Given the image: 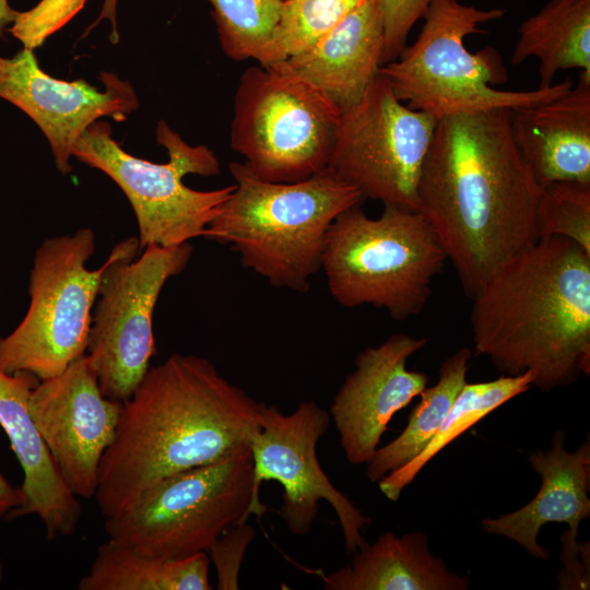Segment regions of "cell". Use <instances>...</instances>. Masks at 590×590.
Listing matches in <instances>:
<instances>
[{
    "label": "cell",
    "instance_id": "cell-36",
    "mask_svg": "<svg viewBox=\"0 0 590 590\" xmlns=\"http://www.w3.org/2000/svg\"><path fill=\"white\" fill-rule=\"evenodd\" d=\"M3 571H4L3 563H2V559L0 557V585L2 583V580H3Z\"/></svg>",
    "mask_w": 590,
    "mask_h": 590
},
{
    "label": "cell",
    "instance_id": "cell-27",
    "mask_svg": "<svg viewBox=\"0 0 590 590\" xmlns=\"http://www.w3.org/2000/svg\"><path fill=\"white\" fill-rule=\"evenodd\" d=\"M364 1L283 0L270 46V64L310 47Z\"/></svg>",
    "mask_w": 590,
    "mask_h": 590
},
{
    "label": "cell",
    "instance_id": "cell-9",
    "mask_svg": "<svg viewBox=\"0 0 590 590\" xmlns=\"http://www.w3.org/2000/svg\"><path fill=\"white\" fill-rule=\"evenodd\" d=\"M340 115L283 61L252 66L234 96L231 146L260 179L300 181L327 168Z\"/></svg>",
    "mask_w": 590,
    "mask_h": 590
},
{
    "label": "cell",
    "instance_id": "cell-14",
    "mask_svg": "<svg viewBox=\"0 0 590 590\" xmlns=\"http://www.w3.org/2000/svg\"><path fill=\"white\" fill-rule=\"evenodd\" d=\"M123 402L103 394L85 353L30 396L34 423L68 488L94 497L102 458L114 441Z\"/></svg>",
    "mask_w": 590,
    "mask_h": 590
},
{
    "label": "cell",
    "instance_id": "cell-24",
    "mask_svg": "<svg viewBox=\"0 0 590 590\" xmlns=\"http://www.w3.org/2000/svg\"><path fill=\"white\" fill-rule=\"evenodd\" d=\"M471 351L458 350L439 368L438 381L426 387L421 401L409 415L406 427L386 446L379 447L367 463V476L379 482L421 453L445 422L457 396L465 385Z\"/></svg>",
    "mask_w": 590,
    "mask_h": 590
},
{
    "label": "cell",
    "instance_id": "cell-16",
    "mask_svg": "<svg viewBox=\"0 0 590 590\" xmlns=\"http://www.w3.org/2000/svg\"><path fill=\"white\" fill-rule=\"evenodd\" d=\"M427 342L426 338L396 333L355 357V368L340 386L329 412L351 464H367L373 459L393 415L427 387L425 373L406 368L409 357Z\"/></svg>",
    "mask_w": 590,
    "mask_h": 590
},
{
    "label": "cell",
    "instance_id": "cell-30",
    "mask_svg": "<svg viewBox=\"0 0 590 590\" xmlns=\"http://www.w3.org/2000/svg\"><path fill=\"white\" fill-rule=\"evenodd\" d=\"M255 535V529L247 521L237 523L222 533L208 552L216 570L219 590L239 588L241 563Z\"/></svg>",
    "mask_w": 590,
    "mask_h": 590
},
{
    "label": "cell",
    "instance_id": "cell-12",
    "mask_svg": "<svg viewBox=\"0 0 590 590\" xmlns=\"http://www.w3.org/2000/svg\"><path fill=\"white\" fill-rule=\"evenodd\" d=\"M436 123L403 104L378 73L341 113L327 168L364 199L417 211V182Z\"/></svg>",
    "mask_w": 590,
    "mask_h": 590
},
{
    "label": "cell",
    "instance_id": "cell-6",
    "mask_svg": "<svg viewBox=\"0 0 590 590\" xmlns=\"http://www.w3.org/2000/svg\"><path fill=\"white\" fill-rule=\"evenodd\" d=\"M447 260L435 231L418 211L386 204L373 219L356 204L331 224L321 269L341 306L370 305L404 321L426 306L433 281Z\"/></svg>",
    "mask_w": 590,
    "mask_h": 590
},
{
    "label": "cell",
    "instance_id": "cell-5",
    "mask_svg": "<svg viewBox=\"0 0 590 590\" xmlns=\"http://www.w3.org/2000/svg\"><path fill=\"white\" fill-rule=\"evenodd\" d=\"M504 13L499 8L481 10L458 0H433L422 17L424 24L417 38L396 60L382 64L378 73L402 103L437 120L536 105L570 90V79L533 91L494 87L508 79L500 55L493 47L471 52L464 38L482 32L480 24L498 20Z\"/></svg>",
    "mask_w": 590,
    "mask_h": 590
},
{
    "label": "cell",
    "instance_id": "cell-20",
    "mask_svg": "<svg viewBox=\"0 0 590 590\" xmlns=\"http://www.w3.org/2000/svg\"><path fill=\"white\" fill-rule=\"evenodd\" d=\"M565 432L556 430L552 448L529 456L532 469L541 476L538 494L523 507L481 521L482 529L508 538L533 557L547 559L548 552L538 543L540 529L550 522L568 524L578 533L580 522L590 517V444L582 442L569 452Z\"/></svg>",
    "mask_w": 590,
    "mask_h": 590
},
{
    "label": "cell",
    "instance_id": "cell-10",
    "mask_svg": "<svg viewBox=\"0 0 590 590\" xmlns=\"http://www.w3.org/2000/svg\"><path fill=\"white\" fill-rule=\"evenodd\" d=\"M95 234L45 239L36 249L30 273L28 308L20 323L0 338V367L27 371L39 380L61 374L88 345L92 312L106 261L87 268Z\"/></svg>",
    "mask_w": 590,
    "mask_h": 590
},
{
    "label": "cell",
    "instance_id": "cell-31",
    "mask_svg": "<svg viewBox=\"0 0 590 590\" xmlns=\"http://www.w3.org/2000/svg\"><path fill=\"white\" fill-rule=\"evenodd\" d=\"M433 0H379L385 46L382 64L396 60L406 47L414 24L423 17Z\"/></svg>",
    "mask_w": 590,
    "mask_h": 590
},
{
    "label": "cell",
    "instance_id": "cell-8",
    "mask_svg": "<svg viewBox=\"0 0 590 590\" xmlns=\"http://www.w3.org/2000/svg\"><path fill=\"white\" fill-rule=\"evenodd\" d=\"M250 449L169 475L130 508L105 518L108 539L141 554L181 559L208 553L231 527L253 515Z\"/></svg>",
    "mask_w": 590,
    "mask_h": 590
},
{
    "label": "cell",
    "instance_id": "cell-13",
    "mask_svg": "<svg viewBox=\"0 0 590 590\" xmlns=\"http://www.w3.org/2000/svg\"><path fill=\"white\" fill-rule=\"evenodd\" d=\"M330 421L329 412L315 401H302L288 414L262 404L260 427L250 442L253 515L267 511L260 499L262 482L276 481L283 487L279 515L293 534L310 532L319 502L326 500L338 517L346 552L354 554L367 544L362 533L370 519L331 483L318 461L317 444Z\"/></svg>",
    "mask_w": 590,
    "mask_h": 590
},
{
    "label": "cell",
    "instance_id": "cell-4",
    "mask_svg": "<svg viewBox=\"0 0 590 590\" xmlns=\"http://www.w3.org/2000/svg\"><path fill=\"white\" fill-rule=\"evenodd\" d=\"M235 189L208 225L205 238L228 245L243 267L275 287L306 293L321 270L329 228L361 192L329 168L296 182L257 177L231 162Z\"/></svg>",
    "mask_w": 590,
    "mask_h": 590
},
{
    "label": "cell",
    "instance_id": "cell-11",
    "mask_svg": "<svg viewBox=\"0 0 590 590\" xmlns=\"http://www.w3.org/2000/svg\"><path fill=\"white\" fill-rule=\"evenodd\" d=\"M139 240L117 244L106 259L92 312L86 354L103 394L128 400L155 354L153 315L166 282L190 262L193 247L148 246L139 258Z\"/></svg>",
    "mask_w": 590,
    "mask_h": 590
},
{
    "label": "cell",
    "instance_id": "cell-17",
    "mask_svg": "<svg viewBox=\"0 0 590 590\" xmlns=\"http://www.w3.org/2000/svg\"><path fill=\"white\" fill-rule=\"evenodd\" d=\"M38 382L31 373H8L0 367V426L23 472L21 504L8 517H38L47 540L52 541L75 533L82 507L59 474L31 415L30 396Z\"/></svg>",
    "mask_w": 590,
    "mask_h": 590
},
{
    "label": "cell",
    "instance_id": "cell-7",
    "mask_svg": "<svg viewBox=\"0 0 590 590\" xmlns=\"http://www.w3.org/2000/svg\"><path fill=\"white\" fill-rule=\"evenodd\" d=\"M156 142L168 154L154 163L126 152L114 140L111 126L96 120L81 134L73 156L113 179L129 200L139 229V251L156 245L174 247L203 237L235 189L194 190L184 184L189 174L214 176L220 161L206 145H190L165 120L156 127Z\"/></svg>",
    "mask_w": 590,
    "mask_h": 590
},
{
    "label": "cell",
    "instance_id": "cell-18",
    "mask_svg": "<svg viewBox=\"0 0 590 590\" xmlns=\"http://www.w3.org/2000/svg\"><path fill=\"white\" fill-rule=\"evenodd\" d=\"M515 141L541 188L590 182V73L566 93L511 109Z\"/></svg>",
    "mask_w": 590,
    "mask_h": 590
},
{
    "label": "cell",
    "instance_id": "cell-28",
    "mask_svg": "<svg viewBox=\"0 0 590 590\" xmlns=\"http://www.w3.org/2000/svg\"><path fill=\"white\" fill-rule=\"evenodd\" d=\"M536 228L539 238L564 237L590 255V182L556 181L543 187Z\"/></svg>",
    "mask_w": 590,
    "mask_h": 590
},
{
    "label": "cell",
    "instance_id": "cell-22",
    "mask_svg": "<svg viewBox=\"0 0 590 590\" xmlns=\"http://www.w3.org/2000/svg\"><path fill=\"white\" fill-rule=\"evenodd\" d=\"M510 62L539 60V86L548 87L560 70L590 73V0H550L522 22Z\"/></svg>",
    "mask_w": 590,
    "mask_h": 590
},
{
    "label": "cell",
    "instance_id": "cell-33",
    "mask_svg": "<svg viewBox=\"0 0 590 590\" xmlns=\"http://www.w3.org/2000/svg\"><path fill=\"white\" fill-rule=\"evenodd\" d=\"M117 4L118 0H104L97 19L85 28L82 37H85L95 26L99 24L101 21L108 20L111 26L109 40L113 44H118L120 36L117 26Z\"/></svg>",
    "mask_w": 590,
    "mask_h": 590
},
{
    "label": "cell",
    "instance_id": "cell-19",
    "mask_svg": "<svg viewBox=\"0 0 590 590\" xmlns=\"http://www.w3.org/2000/svg\"><path fill=\"white\" fill-rule=\"evenodd\" d=\"M384 46L379 0H365L315 44L283 63L342 113L358 102L378 74Z\"/></svg>",
    "mask_w": 590,
    "mask_h": 590
},
{
    "label": "cell",
    "instance_id": "cell-32",
    "mask_svg": "<svg viewBox=\"0 0 590 590\" xmlns=\"http://www.w3.org/2000/svg\"><path fill=\"white\" fill-rule=\"evenodd\" d=\"M578 533L565 530L562 534L560 562L558 571V589L585 590L590 588V543L577 541Z\"/></svg>",
    "mask_w": 590,
    "mask_h": 590
},
{
    "label": "cell",
    "instance_id": "cell-23",
    "mask_svg": "<svg viewBox=\"0 0 590 590\" xmlns=\"http://www.w3.org/2000/svg\"><path fill=\"white\" fill-rule=\"evenodd\" d=\"M210 557L201 552L181 559L141 554L108 539L102 543L80 590H210Z\"/></svg>",
    "mask_w": 590,
    "mask_h": 590
},
{
    "label": "cell",
    "instance_id": "cell-21",
    "mask_svg": "<svg viewBox=\"0 0 590 590\" xmlns=\"http://www.w3.org/2000/svg\"><path fill=\"white\" fill-rule=\"evenodd\" d=\"M327 590H467L469 576L450 571L432 554L422 531L381 534L354 553L352 562L328 575Z\"/></svg>",
    "mask_w": 590,
    "mask_h": 590
},
{
    "label": "cell",
    "instance_id": "cell-34",
    "mask_svg": "<svg viewBox=\"0 0 590 590\" xmlns=\"http://www.w3.org/2000/svg\"><path fill=\"white\" fill-rule=\"evenodd\" d=\"M22 500L21 489L14 487L0 473V519L9 516V514L20 506Z\"/></svg>",
    "mask_w": 590,
    "mask_h": 590
},
{
    "label": "cell",
    "instance_id": "cell-1",
    "mask_svg": "<svg viewBox=\"0 0 590 590\" xmlns=\"http://www.w3.org/2000/svg\"><path fill=\"white\" fill-rule=\"evenodd\" d=\"M541 191L515 141L510 108L437 120L417 182V211L468 296L538 241Z\"/></svg>",
    "mask_w": 590,
    "mask_h": 590
},
{
    "label": "cell",
    "instance_id": "cell-29",
    "mask_svg": "<svg viewBox=\"0 0 590 590\" xmlns=\"http://www.w3.org/2000/svg\"><path fill=\"white\" fill-rule=\"evenodd\" d=\"M85 0H42L33 9L20 12L8 31L24 48L40 46L47 36L70 21L83 7Z\"/></svg>",
    "mask_w": 590,
    "mask_h": 590
},
{
    "label": "cell",
    "instance_id": "cell-25",
    "mask_svg": "<svg viewBox=\"0 0 590 590\" xmlns=\"http://www.w3.org/2000/svg\"><path fill=\"white\" fill-rule=\"evenodd\" d=\"M532 381V375L528 371L518 376L502 374L499 378L485 382H465L445 422L424 450L378 482L381 493L388 499L397 502L402 491L436 455L489 413L528 391Z\"/></svg>",
    "mask_w": 590,
    "mask_h": 590
},
{
    "label": "cell",
    "instance_id": "cell-26",
    "mask_svg": "<svg viewBox=\"0 0 590 590\" xmlns=\"http://www.w3.org/2000/svg\"><path fill=\"white\" fill-rule=\"evenodd\" d=\"M223 52L234 61L270 64V46L283 0H208Z\"/></svg>",
    "mask_w": 590,
    "mask_h": 590
},
{
    "label": "cell",
    "instance_id": "cell-3",
    "mask_svg": "<svg viewBox=\"0 0 590 590\" xmlns=\"http://www.w3.org/2000/svg\"><path fill=\"white\" fill-rule=\"evenodd\" d=\"M474 350L548 392L590 373V255L558 236L503 263L472 297Z\"/></svg>",
    "mask_w": 590,
    "mask_h": 590
},
{
    "label": "cell",
    "instance_id": "cell-2",
    "mask_svg": "<svg viewBox=\"0 0 590 590\" xmlns=\"http://www.w3.org/2000/svg\"><path fill=\"white\" fill-rule=\"evenodd\" d=\"M205 357L174 353L150 367L123 402L94 495L105 518L161 480L250 449L261 408Z\"/></svg>",
    "mask_w": 590,
    "mask_h": 590
},
{
    "label": "cell",
    "instance_id": "cell-35",
    "mask_svg": "<svg viewBox=\"0 0 590 590\" xmlns=\"http://www.w3.org/2000/svg\"><path fill=\"white\" fill-rule=\"evenodd\" d=\"M19 11L9 5V0H0V39L4 37V31L16 20Z\"/></svg>",
    "mask_w": 590,
    "mask_h": 590
},
{
    "label": "cell",
    "instance_id": "cell-15",
    "mask_svg": "<svg viewBox=\"0 0 590 590\" xmlns=\"http://www.w3.org/2000/svg\"><path fill=\"white\" fill-rule=\"evenodd\" d=\"M104 90L84 80L64 81L45 72L28 48L13 57L0 55V98L25 113L42 130L62 174L72 169L70 160L83 131L102 117L123 121L139 107L129 81L101 72Z\"/></svg>",
    "mask_w": 590,
    "mask_h": 590
}]
</instances>
